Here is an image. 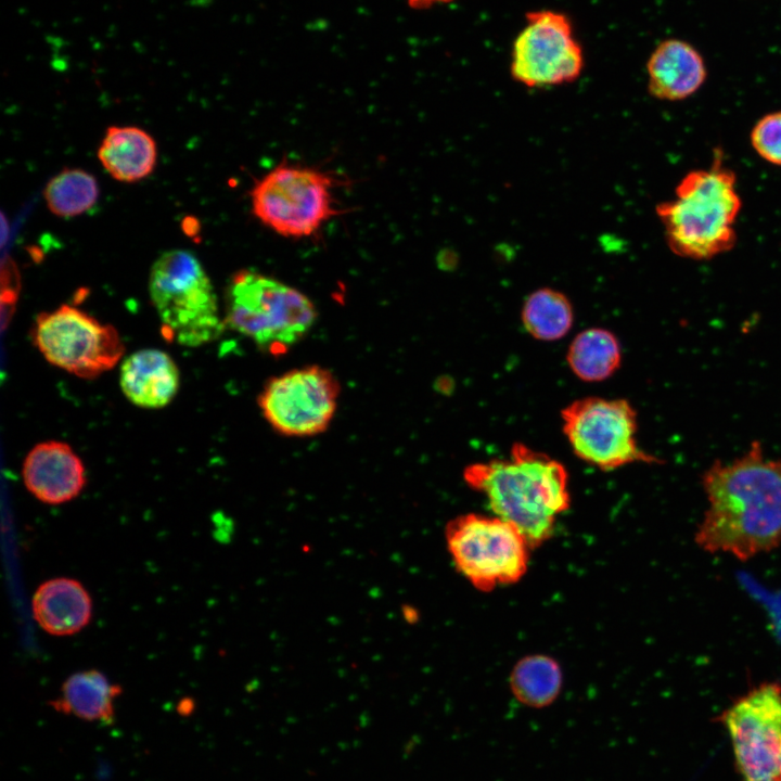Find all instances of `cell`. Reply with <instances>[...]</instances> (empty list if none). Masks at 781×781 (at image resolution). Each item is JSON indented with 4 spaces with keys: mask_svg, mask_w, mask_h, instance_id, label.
<instances>
[{
    "mask_svg": "<svg viewBox=\"0 0 781 781\" xmlns=\"http://www.w3.org/2000/svg\"><path fill=\"white\" fill-rule=\"evenodd\" d=\"M563 675L555 660L535 654L520 660L510 676V688L514 697L525 706L543 708L559 696Z\"/></svg>",
    "mask_w": 781,
    "mask_h": 781,
    "instance_id": "cell-20",
    "label": "cell"
},
{
    "mask_svg": "<svg viewBox=\"0 0 781 781\" xmlns=\"http://www.w3.org/2000/svg\"><path fill=\"white\" fill-rule=\"evenodd\" d=\"M317 318L311 299L278 279L243 269L229 281L225 325L270 355L284 354L299 343Z\"/></svg>",
    "mask_w": 781,
    "mask_h": 781,
    "instance_id": "cell-4",
    "label": "cell"
},
{
    "mask_svg": "<svg viewBox=\"0 0 781 781\" xmlns=\"http://www.w3.org/2000/svg\"><path fill=\"white\" fill-rule=\"evenodd\" d=\"M33 340L48 362L82 379L108 371L125 350L113 325L71 305L39 313Z\"/></svg>",
    "mask_w": 781,
    "mask_h": 781,
    "instance_id": "cell-9",
    "label": "cell"
},
{
    "mask_svg": "<svg viewBox=\"0 0 781 781\" xmlns=\"http://www.w3.org/2000/svg\"><path fill=\"white\" fill-rule=\"evenodd\" d=\"M752 148L771 165L781 166V111L759 118L750 135Z\"/></svg>",
    "mask_w": 781,
    "mask_h": 781,
    "instance_id": "cell-23",
    "label": "cell"
},
{
    "mask_svg": "<svg viewBox=\"0 0 781 781\" xmlns=\"http://www.w3.org/2000/svg\"><path fill=\"white\" fill-rule=\"evenodd\" d=\"M445 537L454 566L477 590L514 584L527 572L529 542L496 515H459L447 524Z\"/></svg>",
    "mask_w": 781,
    "mask_h": 781,
    "instance_id": "cell-7",
    "label": "cell"
},
{
    "mask_svg": "<svg viewBox=\"0 0 781 781\" xmlns=\"http://www.w3.org/2000/svg\"><path fill=\"white\" fill-rule=\"evenodd\" d=\"M98 157L115 180L136 182L153 171L157 148L153 137L139 127L112 126L99 146Z\"/></svg>",
    "mask_w": 781,
    "mask_h": 781,
    "instance_id": "cell-17",
    "label": "cell"
},
{
    "mask_svg": "<svg viewBox=\"0 0 781 781\" xmlns=\"http://www.w3.org/2000/svg\"><path fill=\"white\" fill-rule=\"evenodd\" d=\"M409 5L414 9H426L438 3H445L452 0H407Z\"/></svg>",
    "mask_w": 781,
    "mask_h": 781,
    "instance_id": "cell-24",
    "label": "cell"
},
{
    "mask_svg": "<svg viewBox=\"0 0 781 781\" xmlns=\"http://www.w3.org/2000/svg\"><path fill=\"white\" fill-rule=\"evenodd\" d=\"M97 179L86 170L66 168L47 183L43 196L49 210L62 218L85 214L98 202Z\"/></svg>",
    "mask_w": 781,
    "mask_h": 781,
    "instance_id": "cell-22",
    "label": "cell"
},
{
    "mask_svg": "<svg viewBox=\"0 0 781 781\" xmlns=\"http://www.w3.org/2000/svg\"><path fill=\"white\" fill-rule=\"evenodd\" d=\"M123 689L98 669L80 670L66 678L57 697L50 702L56 712L87 721L112 724L114 703Z\"/></svg>",
    "mask_w": 781,
    "mask_h": 781,
    "instance_id": "cell-18",
    "label": "cell"
},
{
    "mask_svg": "<svg viewBox=\"0 0 781 781\" xmlns=\"http://www.w3.org/2000/svg\"><path fill=\"white\" fill-rule=\"evenodd\" d=\"M22 477L27 490L47 504L68 502L86 485V471L80 458L71 446L55 440L40 443L27 453Z\"/></svg>",
    "mask_w": 781,
    "mask_h": 781,
    "instance_id": "cell-13",
    "label": "cell"
},
{
    "mask_svg": "<svg viewBox=\"0 0 781 781\" xmlns=\"http://www.w3.org/2000/svg\"><path fill=\"white\" fill-rule=\"evenodd\" d=\"M743 781H781V684L764 682L720 716Z\"/></svg>",
    "mask_w": 781,
    "mask_h": 781,
    "instance_id": "cell-11",
    "label": "cell"
},
{
    "mask_svg": "<svg viewBox=\"0 0 781 781\" xmlns=\"http://www.w3.org/2000/svg\"><path fill=\"white\" fill-rule=\"evenodd\" d=\"M336 182L330 172L315 167L280 164L254 184L252 212L282 236H311L338 214L333 193Z\"/></svg>",
    "mask_w": 781,
    "mask_h": 781,
    "instance_id": "cell-6",
    "label": "cell"
},
{
    "mask_svg": "<svg viewBox=\"0 0 781 781\" xmlns=\"http://www.w3.org/2000/svg\"><path fill=\"white\" fill-rule=\"evenodd\" d=\"M584 67L582 51L568 20L553 11L528 14L513 43L512 77L529 88L575 80Z\"/></svg>",
    "mask_w": 781,
    "mask_h": 781,
    "instance_id": "cell-12",
    "label": "cell"
},
{
    "mask_svg": "<svg viewBox=\"0 0 781 781\" xmlns=\"http://www.w3.org/2000/svg\"><path fill=\"white\" fill-rule=\"evenodd\" d=\"M561 419L574 453L602 471L662 462L639 447L637 413L626 399L580 398L562 410Z\"/></svg>",
    "mask_w": 781,
    "mask_h": 781,
    "instance_id": "cell-8",
    "label": "cell"
},
{
    "mask_svg": "<svg viewBox=\"0 0 781 781\" xmlns=\"http://www.w3.org/2000/svg\"><path fill=\"white\" fill-rule=\"evenodd\" d=\"M574 320L569 299L562 292L542 287L524 302L522 321L526 331L541 341H556L568 333Z\"/></svg>",
    "mask_w": 781,
    "mask_h": 781,
    "instance_id": "cell-21",
    "label": "cell"
},
{
    "mask_svg": "<svg viewBox=\"0 0 781 781\" xmlns=\"http://www.w3.org/2000/svg\"><path fill=\"white\" fill-rule=\"evenodd\" d=\"M646 74L650 94L675 102L688 99L704 85L707 68L703 56L692 44L680 39H667L652 52Z\"/></svg>",
    "mask_w": 781,
    "mask_h": 781,
    "instance_id": "cell-14",
    "label": "cell"
},
{
    "mask_svg": "<svg viewBox=\"0 0 781 781\" xmlns=\"http://www.w3.org/2000/svg\"><path fill=\"white\" fill-rule=\"evenodd\" d=\"M176 362L165 351L140 349L127 356L119 371L123 394L135 406L158 409L167 406L179 389Z\"/></svg>",
    "mask_w": 781,
    "mask_h": 781,
    "instance_id": "cell-15",
    "label": "cell"
},
{
    "mask_svg": "<svg viewBox=\"0 0 781 781\" xmlns=\"http://www.w3.org/2000/svg\"><path fill=\"white\" fill-rule=\"evenodd\" d=\"M92 599L77 579L56 577L40 584L31 600L33 616L39 627L52 636H72L82 630L92 617Z\"/></svg>",
    "mask_w": 781,
    "mask_h": 781,
    "instance_id": "cell-16",
    "label": "cell"
},
{
    "mask_svg": "<svg viewBox=\"0 0 781 781\" xmlns=\"http://www.w3.org/2000/svg\"><path fill=\"white\" fill-rule=\"evenodd\" d=\"M149 292L165 334L179 345H205L226 328L212 281L197 257L187 249L167 251L155 260Z\"/></svg>",
    "mask_w": 781,
    "mask_h": 781,
    "instance_id": "cell-5",
    "label": "cell"
},
{
    "mask_svg": "<svg viewBox=\"0 0 781 781\" xmlns=\"http://www.w3.org/2000/svg\"><path fill=\"white\" fill-rule=\"evenodd\" d=\"M567 363L573 373L585 382H601L613 375L622 362V349L609 330L591 328L572 341Z\"/></svg>",
    "mask_w": 781,
    "mask_h": 781,
    "instance_id": "cell-19",
    "label": "cell"
},
{
    "mask_svg": "<svg viewBox=\"0 0 781 781\" xmlns=\"http://www.w3.org/2000/svg\"><path fill=\"white\" fill-rule=\"evenodd\" d=\"M340 395L338 381L321 366L310 364L271 377L258 397L268 424L287 437H310L331 424Z\"/></svg>",
    "mask_w": 781,
    "mask_h": 781,
    "instance_id": "cell-10",
    "label": "cell"
},
{
    "mask_svg": "<svg viewBox=\"0 0 781 781\" xmlns=\"http://www.w3.org/2000/svg\"><path fill=\"white\" fill-rule=\"evenodd\" d=\"M707 508L694 534L703 551L748 561L781 547V460L758 440L729 462L716 460L702 475Z\"/></svg>",
    "mask_w": 781,
    "mask_h": 781,
    "instance_id": "cell-1",
    "label": "cell"
},
{
    "mask_svg": "<svg viewBox=\"0 0 781 781\" xmlns=\"http://www.w3.org/2000/svg\"><path fill=\"white\" fill-rule=\"evenodd\" d=\"M741 208L735 172L718 152L709 167L684 175L674 199L660 203L656 214L673 253L708 260L735 245Z\"/></svg>",
    "mask_w": 781,
    "mask_h": 781,
    "instance_id": "cell-3",
    "label": "cell"
},
{
    "mask_svg": "<svg viewBox=\"0 0 781 781\" xmlns=\"http://www.w3.org/2000/svg\"><path fill=\"white\" fill-rule=\"evenodd\" d=\"M463 478L485 496L494 515L516 527L532 548L552 536L559 516L571 504L564 465L522 443H515L505 459L469 465Z\"/></svg>",
    "mask_w": 781,
    "mask_h": 781,
    "instance_id": "cell-2",
    "label": "cell"
}]
</instances>
